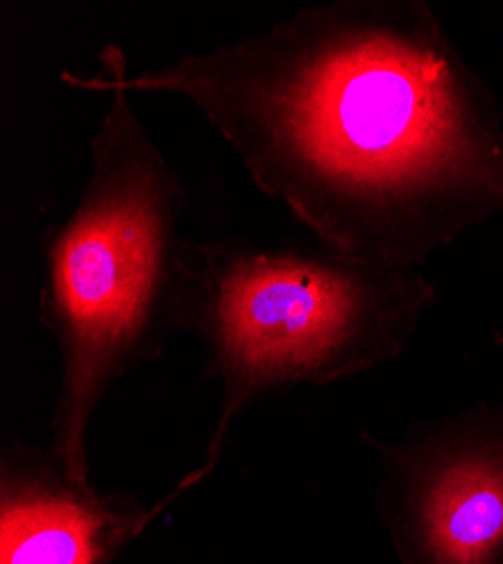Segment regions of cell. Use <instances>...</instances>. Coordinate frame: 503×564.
Here are the masks:
<instances>
[{"label": "cell", "mask_w": 503, "mask_h": 564, "mask_svg": "<svg viewBox=\"0 0 503 564\" xmlns=\"http://www.w3.org/2000/svg\"><path fill=\"white\" fill-rule=\"evenodd\" d=\"M178 278L181 333L201 341L206 375L221 387L204 460L176 484L183 495L215 475L247 406L273 391L330 387L400 357L438 303L423 269L242 238H186Z\"/></svg>", "instance_id": "3"}, {"label": "cell", "mask_w": 503, "mask_h": 564, "mask_svg": "<svg viewBox=\"0 0 503 564\" xmlns=\"http://www.w3.org/2000/svg\"><path fill=\"white\" fill-rule=\"evenodd\" d=\"M88 93L190 102L253 185L339 256L423 269L503 215V109L425 0H332L131 73L120 45Z\"/></svg>", "instance_id": "1"}, {"label": "cell", "mask_w": 503, "mask_h": 564, "mask_svg": "<svg viewBox=\"0 0 503 564\" xmlns=\"http://www.w3.org/2000/svg\"><path fill=\"white\" fill-rule=\"evenodd\" d=\"M183 497L154 503L77 484L48 447L0 449V564H111Z\"/></svg>", "instance_id": "5"}, {"label": "cell", "mask_w": 503, "mask_h": 564, "mask_svg": "<svg viewBox=\"0 0 503 564\" xmlns=\"http://www.w3.org/2000/svg\"><path fill=\"white\" fill-rule=\"evenodd\" d=\"M88 174L73 210L41 242L39 321L59 350L62 378L48 449L90 481L88 430L107 393L158 359L178 325V221L186 185L145 127L133 96L105 93Z\"/></svg>", "instance_id": "2"}, {"label": "cell", "mask_w": 503, "mask_h": 564, "mask_svg": "<svg viewBox=\"0 0 503 564\" xmlns=\"http://www.w3.org/2000/svg\"><path fill=\"white\" fill-rule=\"evenodd\" d=\"M361 436L380 458L375 506L397 564H503V404Z\"/></svg>", "instance_id": "4"}]
</instances>
